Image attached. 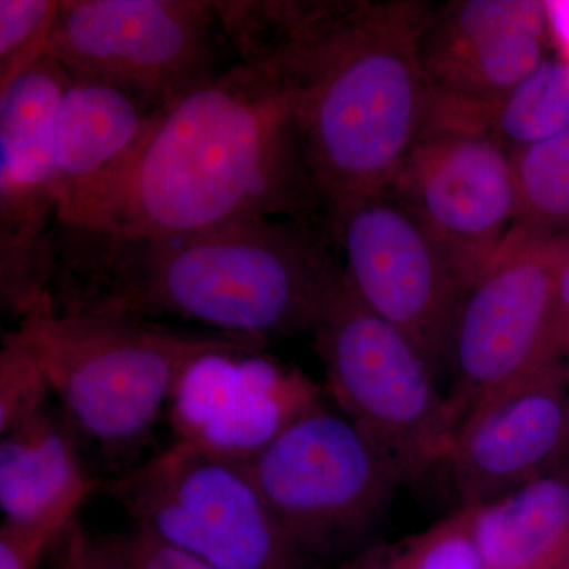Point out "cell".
Listing matches in <instances>:
<instances>
[{"instance_id":"obj_1","label":"cell","mask_w":569,"mask_h":569,"mask_svg":"<svg viewBox=\"0 0 569 569\" xmlns=\"http://www.w3.org/2000/svg\"><path fill=\"white\" fill-rule=\"evenodd\" d=\"M419 0H231L242 50L274 56L290 86L307 167L323 216L385 192L436 110Z\"/></svg>"},{"instance_id":"obj_2","label":"cell","mask_w":569,"mask_h":569,"mask_svg":"<svg viewBox=\"0 0 569 569\" xmlns=\"http://www.w3.org/2000/svg\"><path fill=\"white\" fill-rule=\"evenodd\" d=\"M329 238L325 223L268 217L164 238L56 227L52 305L182 318L266 342L317 331L343 276Z\"/></svg>"},{"instance_id":"obj_3","label":"cell","mask_w":569,"mask_h":569,"mask_svg":"<svg viewBox=\"0 0 569 569\" xmlns=\"http://www.w3.org/2000/svg\"><path fill=\"white\" fill-rule=\"evenodd\" d=\"M320 212L290 86L274 56L249 51L160 112L80 230L164 238L261 217L326 223Z\"/></svg>"},{"instance_id":"obj_4","label":"cell","mask_w":569,"mask_h":569,"mask_svg":"<svg viewBox=\"0 0 569 569\" xmlns=\"http://www.w3.org/2000/svg\"><path fill=\"white\" fill-rule=\"evenodd\" d=\"M10 335L40 359L73 426L108 448L144 437L204 356L261 353L269 346L253 337L176 331L144 318L54 306L22 317Z\"/></svg>"},{"instance_id":"obj_5","label":"cell","mask_w":569,"mask_h":569,"mask_svg":"<svg viewBox=\"0 0 569 569\" xmlns=\"http://www.w3.org/2000/svg\"><path fill=\"white\" fill-rule=\"evenodd\" d=\"M316 336L340 413L399 482L418 481L447 463L460 426L455 408L415 343L361 301L346 272Z\"/></svg>"},{"instance_id":"obj_6","label":"cell","mask_w":569,"mask_h":569,"mask_svg":"<svg viewBox=\"0 0 569 569\" xmlns=\"http://www.w3.org/2000/svg\"><path fill=\"white\" fill-rule=\"evenodd\" d=\"M227 51L208 0H59L48 48L71 80L121 89L153 111L216 80Z\"/></svg>"},{"instance_id":"obj_7","label":"cell","mask_w":569,"mask_h":569,"mask_svg":"<svg viewBox=\"0 0 569 569\" xmlns=\"http://www.w3.org/2000/svg\"><path fill=\"white\" fill-rule=\"evenodd\" d=\"M111 493L137 529L213 569H299L302 550L283 530L246 462L176 440L116 479Z\"/></svg>"},{"instance_id":"obj_8","label":"cell","mask_w":569,"mask_h":569,"mask_svg":"<svg viewBox=\"0 0 569 569\" xmlns=\"http://www.w3.org/2000/svg\"><path fill=\"white\" fill-rule=\"evenodd\" d=\"M325 222L356 295L415 343L438 381L471 287L458 260L388 190L339 206Z\"/></svg>"},{"instance_id":"obj_9","label":"cell","mask_w":569,"mask_h":569,"mask_svg":"<svg viewBox=\"0 0 569 569\" xmlns=\"http://www.w3.org/2000/svg\"><path fill=\"white\" fill-rule=\"evenodd\" d=\"M302 552H325L369 529L400 485L361 430L320 403L246 462Z\"/></svg>"},{"instance_id":"obj_10","label":"cell","mask_w":569,"mask_h":569,"mask_svg":"<svg viewBox=\"0 0 569 569\" xmlns=\"http://www.w3.org/2000/svg\"><path fill=\"white\" fill-rule=\"evenodd\" d=\"M568 252L569 233L515 227L471 284L449 359L455 383L448 399L460 425L485 397L559 366L550 353V325Z\"/></svg>"},{"instance_id":"obj_11","label":"cell","mask_w":569,"mask_h":569,"mask_svg":"<svg viewBox=\"0 0 569 569\" xmlns=\"http://www.w3.org/2000/svg\"><path fill=\"white\" fill-rule=\"evenodd\" d=\"M69 81L47 54L0 91V302L18 320L52 305L54 126Z\"/></svg>"},{"instance_id":"obj_12","label":"cell","mask_w":569,"mask_h":569,"mask_svg":"<svg viewBox=\"0 0 569 569\" xmlns=\"http://www.w3.org/2000/svg\"><path fill=\"white\" fill-rule=\"evenodd\" d=\"M388 192L408 206L473 284L518 220L511 152L477 127L433 114Z\"/></svg>"},{"instance_id":"obj_13","label":"cell","mask_w":569,"mask_h":569,"mask_svg":"<svg viewBox=\"0 0 569 569\" xmlns=\"http://www.w3.org/2000/svg\"><path fill=\"white\" fill-rule=\"evenodd\" d=\"M568 451L569 380L559 365L471 408L447 463L462 508H473L541 477Z\"/></svg>"},{"instance_id":"obj_14","label":"cell","mask_w":569,"mask_h":569,"mask_svg":"<svg viewBox=\"0 0 569 569\" xmlns=\"http://www.w3.org/2000/svg\"><path fill=\"white\" fill-rule=\"evenodd\" d=\"M320 403L301 370L260 353H212L187 370L168 407L176 440L249 462Z\"/></svg>"},{"instance_id":"obj_15","label":"cell","mask_w":569,"mask_h":569,"mask_svg":"<svg viewBox=\"0 0 569 569\" xmlns=\"http://www.w3.org/2000/svg\"><path fill=\"white\" fill-rule=\"evenodd\" d=\"M162 111L121 89L70 78L56 112V227L80 230L89 223Z\"/></svg>"},{"instance_id":"obj_16","label":"cell","mask_w":569,"mask_h":569,"mask_svg":"<svg viewBox=\"0 0 569 569\" xmlns=\"http://www.w3.org/2000/svg\"><path fill=\"white\" fill-rule=\"evenodd\" d=\"M99 482L84 470L69 430L44 408L2 433L0 509L11 523H40L74 516Z\"/></svg>"},{"instance_id":"obj_17","label":"cell","mask_w":569,"mask_h":569,"mask_svg":"<svg viewBox=\"0 0 569 569\" xmlns=\"http://www.w3.org/2000/svg\"><path fill=\"white\" fill-rule=\"evenodd\" d=\"M471 509L482 569H563L569 556V466Z\"/></svg>"},{"instance_id":"obj_18","label":"cell","mask_w":569,"mask_h":569,"mask_svg":"<svg viewBox=\"0 0 569 569\" xmlns=\"http://www.w3.org/2000/svg\"><path fill=\"white\" fill-rule=\"evenodd\" d=\"M545 41L529 33L490 37L421 52L422 66L438 103L478 108L496 103L537 69L545 56Z\"/></svg>"},{"instance_id":"obj_19","label":"cell","mask_w":569,"mask_h":569,"mask_svg":"<svg viewBox=\"0 0 569 569\" xmlns=\"http://www.w3.org/2000/svg\"><path fill=\"white\" fill-rule=\"evenodd\" d=\"M437 114L477 127L509 152L556 137L569 127V62L546 56L529 77L496 103L455 108L437 102Z\"/></svg>"},{"instance_id":"obj_20","label":"cell","mask_w":569,"mask_h":569,"mask_svg":"<svg viewBox=\"0 0 569 569\" xmlns=\"http://www.w3.org/2000/svg\"><path fill=\"white\" fill-rule=\"evenodd\" d=\"M511 156L518 183L515 227L535 234L569 233V127Z\"/></svg>"},{"instance_id":"obj_21","label":"cell","mask_w":569,"mask_h":569,"mask_svg":"<svg viewBox=\"0 0 569 569\" xmlns=\"http://www.w3.org/2000/svg\"><path fill=\"white\" fill-rule=\"evenodd\" d=\"M550 7L539 0H458L432 7L421 51H440L509 33L548 39Z\"/></svg>"},{"instance_id":"obj_22","label":"cell","mask_w":569,"mask_h":569,"mask_svg":"<svg viewBox=\"0 0 569 569\" xmlns=\"http://www.w3.org/2000/svg\"><path fill=\"white\" fill-rule=\"evenodd\" d=\"M348 569H482L471 531V509L462 508L391 548L373 550Z\"/></svg>"},{"instance_id":"obj_23","label":"cell","mask_w":569,"mask_h":569,"mask_svg":"<svg viewBox=\"0 0 569 569\" xmlns=\"http://www.w3.org/2000/svg\"><path fill=\"white\" fill-rule=\"evenodd\" d=\"M56 0H0V91L48 54Z\"/></svg>"},{"instance_id":"obj_24","label":"cell","mask_w":569,"mask_h":569,"mask_svg":"<svg viewBox=\"0 0 569 569\" xmlns=\"http://www.w3.org/2000/svg\"><path fill=\"white\" fill-rule=\"evenodd\" d=\"M52 392L40 359L10 332L0 350V433L40 413Z\"/></svg>"},{"instance_id":"obj_25","label":"cell","mask_w":569,"mask_h":569,"mask_svg":"<svg viewBox=\"0 0 569 569\" xmlns=\"http://www.w3.org/2000/svg\"><path fill=\"white\" fill-rule=\"evenodd\" d=\"M73 523L48 520L40 523H11L0 527V569H36L44 549Z\"/></svg>"},{"instance_id":"obj_26","label":"cell","mask_w":569,"mask_h":569,"mask_svg":"<svg viewBox=\"0 0 569 569\" xmlns=\"http://www.w3.org/2000/svg\"><path fill=\"white\" fill-rule=\"evenodd\" d=\"M114 541L122 569H213L192 553L140 529Z\"/></svg>"},{"instance_id":"obj_27","label":"cell","mask_w":569,"mask_h":569,"mask_svg":"<svg viewBox=\"0 0 569 569\" xmlns=\"http://www.w3.org/2000/svg\"><path fill=\"white\" fill-rule=\"evenodd\" d=\"M66 569H122L114 539H96L74 530Z\"/></svg>"},{"instance_id":"obj_28","label":"cell","mask_w":569,"mask_h":569,"mask_svg":"<svg viewBox=\"0 0 569 569\" xmlns=\"http://www.w3.org/2000/svg\"><path fill=\"white\" fill-rule=\"evenodd\" d=\"M549 343L553 361L560 365L561 356L569 343V252L561 264L559 279H557Z\"/></svg>"},{"instance_id":"obj_29","label":"cell","mask_w":569,"mask_h":569,"mask_svg":"<svg viewBox=\"0 0 569 569\" xmlns=\"http://www.w3.org/2000/svg\"><path fill=\"white\" fill-rule=\"evenodd\" d=\"M560 365L563 366L565 373H567L569 380V343L568 347L565 348V353L561 356Z\"/></svg>"},{"instance_id":"obj_30","label":"cell","mask_w":569,"mask_h":569,"mask_svg":"<svg viewBox=\"0 0 569 569\" xmlns=\"http://www.w3.org/2000/svg\"><path fill=\"white\" fill-rule=\"evenodd\" d=\"M563 569H569V556H568L567 563H565V568Z\"/></svg>"}]
</instances>
